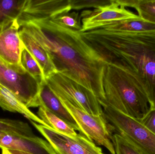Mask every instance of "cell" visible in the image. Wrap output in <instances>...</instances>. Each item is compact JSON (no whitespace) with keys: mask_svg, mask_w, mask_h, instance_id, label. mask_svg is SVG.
I'll list each match as a JSON object with an SVG mask.
<instances>
[{"mask_svg":"<svg viewBox=\"0 0 155 154\" xmlns=\"http://www.w3.org/2000/svg\"><path fill=\"white\" fill-rule=\"evenodd\" d=\"M19 27L46 50L57 72L88 89L101 105L104 103L103 77L107 63L81 32L61 27L50 19L25 23Z\"/></svg>","mask_w":155,"mask_h":154,"instance_id":"cell-1","label":"cell"},{"mask_svg":"<svg viewBox=\"0 0 155 154\" xmlns=\"http://www.w3.org/2000/svg\"><path fill=\"white\" fill-rule=\"evenodd\" d=\"M85 40L108 64L132 74L155 108V33L113 32L103 29L81 32Z\"/></svg>","mask_w":155,"mask_h":154,"instance_id":"cell-2","label":"cell"},{"mask_svg":"<svg viewBox=\"0 0 155 154\" xmlns=\"http://www.w3.org/2000/svg\"><path fill=\"white\" fill-rule=\"evenodd\" d=\"M103 86L107 105L139 122L150 109L143 89L135 78L125 70L106 63Z\"/></svg>","mask_w":155,"mask_h":154,"instance_id":"cell-3","label":"cell"},{"mask_svg":"<svg viewBox=\"0 0 155 154\" xmlns=\"http://www.w3.org/2000/svg\"><path fill=\"white\" fill-rule=\"evenodd\" d=\"M104 115L115 131L126 138L143 154H155V134L136 120L107 105Z\"/></svg>","mask_w":155,"mask_h":154,"instance_id":"cell-4","label":"cell"},{"mask_svg":"<svg viewBox=\"0 0 155 154\" xmlns=\"http://www.w3.org/2000/svg\"><path fill=\"white\" fill-rule=\"evenodd\" d=\"M56 95L76 121L80 134L97 145L103 146L111 154H115L112 141L114 128L108 123L104 114L94 115L87 114L73 105L63 97Z\"/></svg>","mask_w":155,"mask_h":154,"instance_id":"cell-5","label":"cell"},{"mask_svg":"<svg viewBox=\"0 0 155 154\" xmlns=\"http://www.w3.org/2000/svg\"><path fill=\"white\" fill-rule=\"evenodd\" d=\"M45 81L55 94L66 99L75 107L94 115L104 114L102 105L94 94L74 80L57 72Z\"/></svg>","mask_w":155,"mask_h":154,"instance_id":"cell-6","label":"cell"},{"mask_svg":"<svg viewBox=\"0 0 155 154\" xmlns=\"http://www.w3.org/2000/svg\"><path fill=\"white\" fill-rule=\"evenodd\" d=\"M41 82L27 71L18 72L0 58V84L12 91L28 108L38 107Z\"/></svg>","mask_w":155,"mask_h":154,"instance_id":"cell-7","label":"cell"},{"mask_svg":"<svg viewBox=\"0 0 155 154\" xmlns=\"http://www.w3.org/2000/svg\"><path fill=\"white\" fill-rule=\"evenodd\" d=\"M30 121L47 140L56 154H105L101 147L81 134L70 136L31 120Z\"/></svg>","mask_w":155,"mask_h":154,"instance_id":"cell-8","label":"cell"},{"mask_svg":"<svg viewBox=\"0 0 155 154\" xmlns=\"http://www.w3.org/2000/svg\"><path fill=\"white\" fill-rule=\"evenodd\" d=\"M82 30L84 33L101 29L113 23L138 15L119 5L115 0L108 5L101 6L93 10H85L80 14Z\"/></svg>","mask_w":155,"mask_h":154,"instance_id":"cell-9","label":"cell"},{"mask_svg":"<svg viewBox=\"0 0 155 154\" xmlns=\"http://www.w3.org/2000/svg\"><path fill=\"white\" fill-rule=\"evenodd\" d=\"M71 10L69 0H26L25 7L17 19L18 25L36 20L51 19Z\"/></svg>","mask_w":155,"mask_h":154,"instance_id":"cell-10","label":"cell"},{"mask_svg":"<svg viewBox=\"0 0 155 154\" xmlns=\"http://www.w3.org/2000/svg\"><path fill=\"white\" fill-rule=\"evenodd\" d=\"M19 30L16 20L0 33V58L18 72L23 73L26 71L21 63L23 45L20 39Z\"/></svg>","mask_w":155,"mask_h":154,"instance_id":"cell-11","label":"cell"},{"mask_svg":"<svg viewBox=\"0 0 155 154\" xmlns=\"http://www.w3.org/2000/svg\"><path fill=\"white\" fill-rule=\"evenodd\" d=\"M31 154H56L47 141L35 136L28 137L0 132V148Z\"/></svg>","mask_w":155,"mask_h":154,"instance_id":"cell-12","label":"cell"},{"mask_svg":"<svg viewBox=\"0 0 155 154\" xmlns=\"http://www.w3.org/2000/svg\"><path fill=\"white\" fill-rule=\"evenodd\" d=\"M40 107L46 108L79 131L76 121L45 80L41 83L38 101V107Z\"/></svg>","mask_w":155,"mask_h":154,"instance_id":"cell-13","label":"cell"},{"mask_svg":"<svg viewBox=\"0 0 155 154\" xmlns=\"http://www.w3.org/2000/svg\"><path fill=\"white\" fill-rule=\"evenodd\" d=\"M19 35L25 48L36 60L41 67L45 80L57 73L46 50L28 32L20 28Z\"/></svg>","mask_w":155,"mask_h":154,"instance_id":"cell-14","label":"cell"},{"mask_svg":"<svg viewBox=\"0 0 155 154\" xmlns=\"http://www.w3.org/2000/svg\"><path fill=\"white\" fill-rule=\"evenodd\" d=\"M0 107L13 113H19L27 119L48 128L50 126L44 122L37 115L33 113L12 91L0 84Z\"/></svg>","mask_w":155,"mask_h":154,"instance_id":"cell-15","label":"cell"},{"mask_svg":"<svg viewBox=\"0 0 155 154\" xmlns=\"http://www.w3.org/2000/svg\"><path fill=\"white\" fill-rule=\"evenodd\" d=\"M101 29L113 32L131 33H155V24L137 16L113 23Z\"/></svg>","mask_w":155,"mask_h":154,"instance_id":"cell-16","label":"cell"},{"mask_svg":"<svg viewBox=\"0 0 155 154\" xmlns=\"http://www.w3.org/2000/svg\"><path fill=\"white\" fill-rule=\"evenodd\" d=\"M26 0H0V33L17 20Z\"/></svg>","mask_w":155,"mask_h":154,"instance_id":"cell-17","label":"cell"},{"mask_svg":"<svg viewBox=\"0 0 155 154\" xmlns=\"http://www.w3.org/2000/svg\"><path fill=\"white\" fill-rule=\"evenodd\" d=\"M37 114V116L44 122L56 132L72 137L77 134L72 127L45 108L39 107Z\"/></svg>","mask_w":155,"mask_h":154,"instance_id":"cell-18","label":"cell"},{"mask_svg":"<svg viewBox=\"0 0 155 154\" xmlns=\"http://www.w3.org/2000/svg\"><path fill=\"white\" fill-rule=\"evenodd\" d=\"M119 5L134 8L138 16L151 23L155 24V0H115Z\"/></svg>","mask_w":155,"mask_h":154,"instance_id":"cell-19","label":"cell"},{"mask_svg":"<svg viewBox=\"0 0 155 154\" xmlns=\"http://www.w3.org/2000/svg\"><path fill=\"white\" fill-rule=\"evenodd\" d=\"M0 132L16 134L28 137L36 136L27 123L8 118H0Z\"/></svg>","mask_w":155,"mask_h":154,"instance_id":"cell-20","label":"cell"},{"mask_svg":"<svg viewBox=\"0 0 155 154\" xmlns=\"http://www.w3.org/2000/svg\"><path fill=\"white\" fill-rule=\"evenodd\" d=\"M53 22L61 27L74 30H82L81 16L76 12H65L57 14L50 19Z\"/></svg>","mask_w":155,"mask_h":154,"instance_id":"cell-21","label":"cell"},{"mask_svg":"<svg viewBox=\"0 0 155 154\" xmlns=\"http://www.w3.org/2000/svg\"><path fill=\"white\" fill-rule=\"evenodd\" d=\"M21 63L23 68L34 77L41 82L45 81V78L41 67L24 45L21 53Z\"/></svg>","mask_w":155,"mask_h":154,"instance_id":"cell-22","label":"cell"},{"mask_svg":"<svg viewBox=\"0 0 155 154\" xmlns=\"http://www.w3.org/2000/svg\"><path fill=\"white\" fill-rule=\"evenodd\" d=\"M112 141L116 154H143L133 144L120 134H113Z\"/></svg>","mask_w":155,"mask_h":154,"instance_id":"cell-23","label":"cell"},{"mask_svg":"<svg viewBox=\"0 0 155 154\" xmlns=\"http://www.w3.org/2000/svg\"><path fill=\"white\" fill-rule=\"evenodd\" d=\"M71 10H79L87 8H97L108 5L113 0H69Z\"/></svg>","mask_w":155,"mask_h":154,"instance_id":"cell-24","label":"cell"},{"mask_svg":"<svg viewBox=\"0 0 155 154\" xmlns=\"http://www.w3.org/2000/svg\"><path fill=\"white\" fill-rule=\"evenodd\" d=\"M140 123L149 131L155 134V108L149 109Z\"/></svg>","mask_w":155,"mask_h":154,"instance_id":"cell-25","label":"cell"},{"mask_svg":"<svg viewBox=\"0 0 155 154\" xmlns=\"http://www.w3.org/2000/svg\"><path fill=\"white\" fill-rule=\"evenodd\" d=\"M1 149L2 150V154H12L10 152V150L7 149V148L2 147Z\"/></svg>","mask_w":155,"mask_h":154,"instance_id":"cell-26","label":"cell"},{"mask_svg":"<svg viewBox=\"0 0 155 154\" xmlns=\"http://www.w3.org/2000/svg\"><path fill=\"white\" fill-rule=\"evenodd\" d=\"M10 152L12 154H31L25 152H20V151H15V150H10Z\"/></svg>","mask_w":155,"mask_h":154,"instance_id":"cell-27","label":"cell"}]
</instances>
